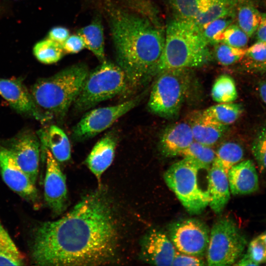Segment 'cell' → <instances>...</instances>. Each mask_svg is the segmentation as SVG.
<instances>
[{"mask_svg": "<svg viewBox=\"0 0 266 266\" xmlns=\"http://www.w3.org/2000/svg\"><path fill=\"white\" fill-rule=\"evenodd\" d=\"M148 101L150 112L164 118L179 113L191 82L189 68L165 70L159 72Z\"/></svg>", "mask_w": 266, "mask_h": 266, "instance_id": "6", "label": "cell"}, {"mask_svg": "<svg viewBox=\"0 0 266 266\" xmlns=\"http://www.w3.org/2000/svg\"><path fill=\"white\" fill-rule=\"evenodd\" d=\"M2 145L12 154L21 169L35 185L39 171L41 143L39 137L30 130H24Z\"/></svg>", "mask_w": 266, "mask_h": 266, "instance_id": "11", "label": "cell"}, {"mask_svg": "<svg viewBox=\"0 0 266 266\" xmlns=\"http://www.w3.org/2000/svg\"><path fill=\"white\" fill-rule=\"evenodd\" d=\"M35 58L44 64H52L59 61L65 53L60 44L49 38L37 42L33 47Z\"/></svg>", "mask_w": 266, "mask_h": 266, "instance_id": "29", "label": "cell"}, {"mask_svg": "<svg viewBox=\"0 0 266 266\" xmlns=\"http://www.w3.org/2000/svg\"><path fill=\"white\" fill-rule=\"evenodd\" d=\"M108 10L117 64L126 74L129 94L156 74L165 35L145 17L111 6Z\"/></svg>", "mask_w": 266, "mask_h": 266, "instance_id": "2", "label": "cell"}, {"mask_svg": "<svg viewBox=\"0 0 266 266\" xmlns=\"http://www.w3.org/2000/svg\"><path fill=\"white\" fill-rule=\"evenodd\" d=\"M249 37L238 25L232 24L222 33L221 41L234 47L244 48Z\"/></svg>", "mask_w": 266, "mask_h": 266, "instance_id": "34", "label": "cell"}, {"mask_svg": "<svg viewBox=\"0 0 266 266\" xmlns=\"http://www.w3.org/2000/svg\"><path fill=\"white\" fill-rule=\"evenodd\" d=\"M42 150L47 148L59 163L68 161L71 158V145L65 132L56 125L38 132Z\"/></svg>", "mask_w": 266, "mask_h": 266, "instance_id": "21", "label": "cell"}, {"mask_svg": "<svg viewBox=\"0 0 266 266\" xmlns=\"http://www.w3.org/2000/svg\"><path fill=\"white\" fill-rule=\"evenodd\" d=\"M141 98V96H138L115 105L90 110L73 128V139L76 141H82L105 131L133 108L140 101Z\"/></svg>", "mask_w": 266, "mask_h": 266, "instance_id": "9", "label": "cell"}, {"mask_svg": "<svg viewBox=\"0 0 266 266\" xmlns=\"http://www.w3.org/2000/svg\"><path fill=\"white\" fill-rule=\"evenodd\" d=\"M243 155L242 147L233 142L222 144L216 152V157L221 162L227 174L232 166L241 161Z\"/></svg>", "mask_w": 266, "mask_h": 266, "instance_id": "30", "label": "cell"}, {"mask_svg": "<svg viewBox=\"0 0 266 266\" xmlns=\"http://www.w3.org/2000/svg\"><path fill=\"white\" fill-rule=\"evenodd\" d=\"M246 69L253 73L266 72V61L261 63H256L247 61L245 64Z\"/></svg>", "mask_w": 266, "mask_h": 266, "instance_id": "42", "label": "cell"}, {"mask_svg": "<svg viewBox=\"0 0 266 266\" xmlns=\"http://www.w3.org/2000/svg\"><path fill=\"white\" fill-rule=\"evenodd\" d=\"M251 150L259 166L266 171V127L262 129L255 138Z\"/></svg>", "mask_w": 266, "mask_h": 266, "instance_id": "35", "label": "cell"}, {"mask_svg": "<svg viewBox=\"0 0 266 266\" xmlns=\"http://www.w3.org/2000/svg\"><path fill=\"white\" fill-rule=\"evenodd\" d=\"M247 61L261 63L266 61V42L257 41L246 50Z\"/></svg>", "mask_w": 266, "mask_h": 266, "instance_id": "37", "label": "cell"}, {"mask_svg": "<svg viewBox=\"0 0 266 266\" xmlns=\"http://www.w3.org/2000/svg\"><path fill=\"white\" fill-rule=\"evenodd\" d=\"M210 231L205 223L193 218L181 220L168 227L169 237L179 252L200 258L206 254Z\"/></svg>", "mask_w": 266, "mask_h": 266, "instance_id": "10", "label": "cell"}, {"mask_svg": "<svg viewBox=\"0 0 266 266\" xmlns=\"http://www.w3.org/2000/svg\"><path fill=\"white\" fill-rule=\"evenodd\" d=\"M236 10L238 26L251 37L259 26L261 13L248 0H239Z\"/></svg>", "mask_w": 266, "mask_h": 266, "instance_id": "24", "label": "cell"}, {"mask_svg": "<svg viewBox=\"0 0 266 266\" xmlns=\"http://www.w3.org/2000/svg\"><path fill=\"white\" fill-rule=\"evenodd\" d=\"M239 0H200L199 13L193 21L200 29L219 18L235 17Z\"/></svg>", "mask_w": 266, "mask_h": 266, "instance_id": "22", "label": "cell"}, {"mask_svg": "<svg viewBox=\"0 0 266 266\" xmlns=\"http://www.w3.org/2000/svg\"><path fill=\"white\" fill-rule=\"evenodd\" d=\"M230 192L233 195H247L257 191L259 187L255 166L251 160L239 162L228 173Z\"/></svg>", "mask_w": 266, "mask_h": 266, "instance_id": "19", "label": "cell"}, {"mask_svg": "<svg viewBox=\"0 0 266 266\" xmlns=\"http://www.w3.org/2000/svg\"><path fill=\"white\" fill-rule=\"evenodd\" d=\"M0 95L17 112L44 123L31 92L20 79L0 78Z\"/></svg>", "mask_w": 266, "mask_h": 266, "instance_id": "15", "label": "cell"}, {"mask_svg": "<svg viewBox=\"0 0 266 266\" xmlns=\"http://www.w3.org/2000/svg\"><path fill=\"white\" fill-rule=\"evenodd\" d=\"M0 173L12 191L29 202H36L38 192L35 185L17 164L10 152L0 144Z\"/></svg>", "mask_w": 266, "mask_h": 266, "instance_id": "13", "label": "cell"}, {"mask_svg": "<svg viewBox=\"0 0 266 266\" xmlns=\"http://www.w3.org/2000/svg\"><path fill=\"white\" fill-rule=\"evenodd\" d=\"M213 100L218 103H228L237 98V92L233 78L226 74L219 76L214 81L211 92Z\"/></svg>", "mask_w": 266, "mask_h": 266, "instance_id": "28", "label": "cell"}, {"mask_svg": "<svg viewBox=\"0 0 266 266\" xmlns=\"http://www.w3.org/2000/svg\"><path fill=\"white\" fill-rule=\"evenodd\" d=\"M65 53L75 54L86 48L83 38L79 34L69 35L62 45Z\"/></svg>", "mask_w": 266, "mask_h": 266, "instance_id": "38", "label": "cell"}, {"mask_svg": "<svg viewBox=\"0 0 266 266\" xmlns=\"http://www.w3.org/2000/svg\"><path fill=\"white\" fill-rule=\"evenodd\" d=\"M259 92L261 99L266 104V82H262L260 84Z\"/></svg>", "mask_w": 266, "mask_h": 266, "instance_id": "44", "label": "cell"}, {"mask_svg": "<svg viewBox=\"0 0 266 266\" xmlns=\"http://www.w3.org/2000/svg\"><path fill=\"white\" fill-rule=\"evenodd\" d=\"M77 34L83 38L86 48L100 61L105 60L103 29L99 19H95L89 25L79 29Z\"/></svg>", "mask_w": 266, "mask_h": 266, "instance_id": "23", "label": "cell"}, {"mask_svg": "<svg viewBox=\"0 0 266 266\" xmlns=\"http://www.w3.org/2000/svg\"><path fill=\"white\" fill-rule=\"evenodd\" d=\"M243 111L239 103L232 102L219 103L204 110L203 112L218 122L228 126L234 123Z\"/></svg>", "mask_w": 266, "mask_h": 266, "instance_id": "26", "label": "cell"}, {"mask_svg": "<svg viewBox=\"0 0 266 266\" xmlns=\"http://www.w3.org/2000/svg\"><path fill=\"white\" fill-rule=\"evenodd\" d=\"M126 74L117 65L106 60L89 72L73 105L75 110L84 111L100 102L128 93Z\"/></svg>", "mask_w": 266, "mask_h": 266, "instance_id": "5", "label": "cell"}, {"mask_svg": "<svg viewBox=\"0 0 266 266\" xmlns=\"http://www.w3.org/2000/svg\"><path fill=\"white\" fill-rule=\"evenodd\" d=\"M176 19L193 21L199 13L200 0H169Z\"/></svg>", "mask_w": 266, "mask_h": 266, "instance_id": "32", "label": "cell"}, {"mask_svg": "<svg viewBox=\"0 0 266 266\" xmlns=\"http://www.w3.org/2000/svg\"><path fill=\"white\" fill-rule=\"evenodd\" d=\"M204 262L200 258L176 252L172 266H203Z\"/></svg>", "mask_w": 266, "mask_h": 266, "instance_id": "39", "label": "cell"}, {"mask_svg": "<svg viewBox=\"0 0 266 266\" xmlns=\"http://www.w3.org/2000/svg\"><path fill=\"white\" fill-rule=\"evenodd\" d=\"M234 17L219 18L204 25L201 33L205 41L209 44H217L221 41V35L225 29L232 24Z\"/></svg>", "mask_w": 266, "mask_h": 266, "instance_id": "31", "label": "cell"}, {"mask_svg": "<svg viewBox=\"0 0 266 266\" xmlns=\"http://www.w3.org/2000/svg\"><path fill=\"white\" fill-rule=\"evenodd\" d=\"M140 258L146 263L156 266H172L176 248L163 231L152 229L140 242Z\"/></svg>", "mask_w": 266, "mask_h": 266, "instance_id": "14", "label": "cell"}, {"mask_svg": "<svg viewBox=\"0 0 266 266\" xmlns=\"http://www.w3.org/2000/svg\"><path fill=\"white\" fill-rule=\"evenodd\" d=\"M46 162L44 181L45 201L55 215L62 214L66 208L68 203L66 178L59 165L50 150L43 151Z\"/></svg>", "mask_w": 266, "mask_h": 266, "instance_id": "12", "label": "cell"}, {"mask_svg": "<svg viewBox=\"0 0 266 266\" xmlns=\"http://www.w3.org/2000/svg\"><path fill=\"white\" fill-rule=\"evenodd\" d=\"M189 123L194 140L211 147L223 136L228 128L203 111L195 115Z\"/></svg>", "mask_w": 266, "mask_h": 266, "instance_id": "20", "label": "cell"}, {"mask_svg": "<svg viewBox=\"0 0 266 266\" xmlns=\"http://www.w3.org/2000/svg\"><path fill=\"white\" fill-rule=\"evenodd\" d=\"M194 141L189 123L177 122L167 127L163 132L159 147L166 157L181 156L182 153Z\"/></svg>", "mask_w": 266, "mask_h": 266, "instance_id": "18", "label": "cell"}, {"mask_svg": "<svg viewBox=\"0 0 266 266\" xmlns=\"http://www.w3.org/2000/svg\"><path fill=\"white\" fill-rule=\"evenodd\" d=\"M24 262L23 255L0 221V266H22Z\"/></svg>", "mask_w": 266, "mask_h": 266, "instance_id": "25", "label": "cell"}, {"mask_svg": "<svg viewBox=\"0 0 266 266\" xmlns=\"http://www.w3.org/2000/svg\"><path fill=\"white\" fill-rule=\"evenodd\" d=\"M119 237L114 206L100 187L59 219L37 227L32 256L40 266L106 265L118 254Z\"/></svg>", "mask_w": 266, "mask_h": 266, "instance_id": "1", "label": "cell"}, {"mask_svg": "<svg viewBox=\"0 0 266 266\" xmlns=\"http://www.w3.org/2000/svg\"><path fill=\"white\" fill-rule=\"evenodd\" d=\"M234 265L237 266H259L247 254H245L242 258Z\"/></svg>", "mask_w": 266, "mask_h": 266, "instance_id": "43", "label": "cell"}, {"mask_svg": "<svg viewBox=\"0 0 266 266\" xmlns=\"http://www.w3.org/2000/svg\"><path fill=\"white\" fill-rule=\"evenodd\" d=\"M207 179L209 205L214 213L220 214L230 199V191L228 174L216 157L209 169Z\"/></svg>", "mask_w": 266, "mask_h": 266, "instance_id": "17", "label": "cell"}, {"mask_svg": "<svg viewBox=\"0 0 266 266\" xmlns=\"http://www.w3.org/2000/svg\"><path fill=\"white\" fill-rule=\"evenodd\" d=\"M69 36V30L64 27H55L51 29L48 38L62 45Z\"/></svg>", "mask_w": 266, "mask_h": 266, "instance_id": "40", "label": "cell"}, {"mask_svg": "<svg viewBox=\"0 0 266 266\" xmlns=\"http://www.w3.org/2000/svg\"><path fill=\"white\" fill-rule=\"evenodd\" d=\"M181 156L193 161L202 169L209 170L216 157V152L211 146L194 140Z\"/></svg>", "mask_w": 266, "mask_h": 266, "instance_id": "27", "label": "cell"}, {"mask_svg": "<svg viewBox=\"0 0 266 266\" xmlns=\"http://www.w3.org/2000/svg\"><path fill=\"white\" fill-rule=\"evenodd\" d=\"M208 44L193 22L174 19L167 26L156 74L167 69L201 66L210 61Z\"/></svg>", "mask_w": 266, "mask_h": 266, "instance_id": "4", "label": "cell"}, {"mask_svg": "<svg viewBox=\"0 0 266 266\" xmlns=\"http://www.w3.org/2000/svg\"><path fill=\"white\" fill-rule=\"evenodd\" d=\"M89 72L86 65L78 63L35 82L31 93L44 123L64 119Z\"/></svg>", "mask_w": 266, "mask_h": 266, "instance_id": "3", "label": "cell"}, {"mask_svg": "<svg viewBox=\"0 0 266 266\" xmlns=\"http://www.w3.org/2000/svg\"><path fill=\"white\" fill-rule=\"evenodd\" d=\"M246 49L234 47L225 43L217 45L215 55L218 62L223 66L233 65L244 57Z\"/></svg>", "mask_w": 266, "mask_h": 266, "instance_id": "33", "label": "cell"}, {"mask_svg": "<svg viewBox=\"0 0 266 266\" xmlns=\"http://www.w3.org/2000/svg\"><path fill=\"white\" fill-rule=\"evenodd\" d=\"M259 236L261 238V239L263 240V241H264V243L265 244V246L266 247V233L262 234L260 235Z\"/></svg>", "mask_w": 266, "mask_h": 266, "instance_id": "45", "label": "cell"}, {"mask_svg": "<svg viewBox=\"0 0 266 266\" xmlns=\"http://www.w3.org/2000/svg\"><path fill=\"white\" fill-rule=\"evenodd\" d=\"M246 253L259 265L266 262V247L260 236L250 242Z\"/></svg>", "mask_w": 266, "mask_h": 266, "instance_id": "36", "label": "cell"}, {"mask_svg": "<svg viewBox=\"0 0 266 266\" xmlns=\"http://www.w3.org/2000/svg\"><path fill=\"white\" fill-rule=\"evenodd\" d=\"M118 142V135L114 131L109 132L94 145L85 163L100 184L103 172L111 165Z\"/></svg>", "mask_w": 266, "mask_h": 266, "instance_id": "16", "label": "cell"}, {"mask_svg": "<svg viewBox=\"0 0 266 266\" xmlns=\"http://www.w3.org/2000/svg\"><path fill=\"white\" fill-rule=\"evenodd\" d=\"M257 41L266 42V13L261 14V19L256 31Z\"/></svg>", "mask_w": 266, "mask_h": 266, "instance_id": "41", "label": "cell"}, {"mask_svg": "<svg viewBox=\"0 0 266 266\" xmlns=\"http://www.w3.org/2000/svg\"><path fill=\"white\" fill-rule=\"evenodd\" d=\"M247 240L236 224L228 218L217 221L210 231L207 265L230 266L242 254Z\"/></svg>", "mask_w": 266, "mask_h": 266, "instance_id": "8", "label": "cell"}, {"mask_svg": "<svg viewBox=\"0 0 266 266\" xmlns=\"http://www.w3.org/2000/svg\"><path fill=\"white\" fill-rule=\"evenodd\" d=\"M200 169L194 162L184 158L172 164L164 175L167 186L191 214H200L210 202L207 190L201 189L198 182Z\"/></svg>", "mask_w": 266, "mask_h": 266, "instance_id": "7", "label": "cell"}]
</instances>
